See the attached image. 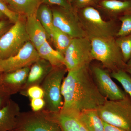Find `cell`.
<instances>
[{
    "instance_id": "1",
    "label": "cell",
    "mask_w": 131,
    "mask_h": 131,
    "mask_svg": "<svg viewBox=\"0 0 131 131\" xmlns=\"http://www.w3.org/2000/svg\"><path fill=\"white\" fill-rule=\"evenodd\" d=\"M90 66L67 72L61 89L63 98L62 111L80 113L86 110H97L107 100L98 91Z\"/></svg>"
},
{
    "instance_id": "2",
    "label": "cell",
    "mask_w": 131,
    "mask_h": 131,
    "mask_svg": "<svg viewBox=\"0 0 131 131\" xmlns=\"http://www.w3.org/2000/svg\"><path fill=\"white\" fill-rule=\"evenodd\" d=\"M90 40L93 60L100 62L103 68L110 72L125 70L126 63L115 37L92 38Z\"/></svg>"
},
{
    "instance_id": "3",
    "label": "cell",
    "mask_w": 131,
    "mask_h": 131,
    "mask_svg": "<svg viewBox=\"0 0 131 131\" xmlns=\"http://www.w3.org/2000/svg\"><path fill=\"white\" fill-rule=\"evenodd\" d=\"M78 16L86 35L94 38L115 37L119 26L114 20H104L100 12L93 6L79 10Z\"/></svg>"
},
{
    "instance_id": "4",
    "label": "cell",
    "mask_w": 131,
    "mask_h": 131,
    "mask_svg": "<svg viewBox=\"0 0 131 131\" xmlns=\"http://www.w3.org/2000/svg\"><path fill=\"white\" fill-rule=\"evenodd\" d=\"M97 112L104 122L131 131V98L127 94L121 100H107Z\"/></svg>"
},
{
    "instance_id": "5",
    "label": "cell",
    "mask_w": 131,
    "mask_h": 131,
    "mask_svg": "<svg viewBox=\"0 0 131 131\" xmlns=\"http://www.w3.org/2000/svg\"><path fill=\"white\" fill-rule=\"evenodd\" d=\"M67 72L64 66L54 68L41 84L45 102L44 109L50 113H58L63 106L61 89Z\"/></svg>"
},
{
    "instance_id": "6",
    "label": "cell",
    "mask_w": 131,
    "mask_h": 131,
    "mask_svg": "<svg viewBox=\"0 0 131 131\" xmlns=\"http://www.w3.org/2000/svg\"><path fill=\"white\" fill-rule=\"evenodd\" d=\"M15 131H62L52 115L43 109L21 113Z\"/></svg>"
},
{
    "instance_id": "7",
    "label": "cell",
    "mask_w": 131,
    "mask_h": 131,
    "mask_svg": "<svg viewBox=\"0 0 131 131\" xmlns=\"http://www.w3.org/2000/svg\"><path fill=\"white\" fill-rule=\"evenodd\" d=\"M64 57V66L67 71L90 65L93 59L89 38L84 37L72 39Z\"/></svg>"
},
{
    "instance_id": "8",
    "label": "cell",
    "mask_w": 131,
    "mask_h": 131,
    "mask_svg": "<svg viewBox=\"0 0 131 131\" xmlns=\"http://www.w3.org/2000/svg\"><path fill=\"white\" fill-rule=\"evenodd\" d=\"M29 41L21 18L0 37V59H5L17 54Z\"/></svg>"
},
{
    "instance_id": "9",
    "label": "cell",
    "mask_w": 131,
    "mask_h": 131,
    "mask_svg": "<svg viewBox=\"0 0 131 131\" xmlns=\"http://www.w3.org/2000/svg\"><path fill=\"white\" fill-rule=\"evenodd\" d=\"M90 69L94 82L102 96L111 101L121 100L125 97L126 93L113 81L110 71L95 65L90 66Z\"/></svg>"
},
{
    "instance_id": "10",
    "label": "cell",
    "mask_w": 131,
    "mask_h": 131,
    "mask_svg": "<svg viewBox=\"0 0 131 131\" xmlns=\"http://www.w3.org/2000/svg\"><path fill=\"white\" fill-rule=\"evenodd\" d=\"M54 27L72 38L87 37L75 9L58 7L52 10Z\"/></svg>"
},
{
    "instance_id": "11",
    "label": "cell",
    "mask_w": 131,
    "mask_h": 131,
    "mask_svg": "<svg viewBox=\"0 0 131 131\" xmlns=\"http://www.w3.org/2000/svg\"><path fill=\"white\" fill-rule=\"evenodd\" d=\"M40 58L37 49L28 41L16 55L0 59V73H9L31 67Z\"/></svg>"
},
{
    "instance_id": "12",
    "label": "cell",
    "mask_w": 131,
    "mask_h": 131,
    "mask_svg": "<svg viewBox=\"0 0 131 131\" xmlns=\"http://www.w3.org/2000/svg\"><path fill=\"white\" fill-rule=\"evenodd\" d=\"M53 68L49 62L39 58L31 66L25 84L20 93L25 96L28 88L35 85L40 86Z\"/></svg>"
},
{
    "instance_id": "13",
    "label": "cell",
    "mask_w": 131,
    "mask_h": 131,
    "mask_svg": "<svg viewBox=\"0 0 131 131\" xmlns=\"http://www.w3.org/2000/svg\"><path fill=\"white\" fill-rule=\"evenodd\" d=\"M25 27L29 41L37 49L49 39L46 31L35 14L26 17Z\"/></svg>"
},
{
    "instance_id": "14",
    "label": "cell",
    "mask_w": 131,
    "mask_h": 131,
    "mask_svg": "<svg viewBox=\"0 0 131 131\" xmlns=\"http://www.w3.org/2000/svg\"><path fill=\"white\" fill-rule=\"evenodd\" d=\"M30 67H25L9 73H3L2 85L12 95L20 92L25 84Z\"/></svg>"
},
{
    "instance_id": "15",
    "label": "cell",
    "mask_w": 131,
    "mask_h": 131,
    "mask_svg": "<svg viewBox=\"0 0 131 131\" xmlns=\"http://www.w3.org/2000/svg\"><path fill=\"white\" fill-rule=\"evenodd\" d=\"M18 104L12 99L0 109V131H13L16 128L20 113Z\"/></svg>"
},
{
    "instance_id": "16",
    "label": "cell",
    "mask_w": 131,
    "mask_h": 131,
    "mask_svg": "<svg viewBox=\"0 0 131 131\" xmlns=\"http://www.w3.org/2000/svg\"><path fill=\"white\" fill-rule=\"evenodd\" d=\"M79 113L61 110L58 113L52 114L62 131H88L80 120Z\"/></svg>"
},
{
    "instance_id": "17",
    "label": "cell",
    "mask_w": 131,
    "mask_h": 131,
    "mask_svg": "<svg viewBox=\"0 0 131 131\" xmlns=\"http://www.w3.org/2000/svg\"><path fill=\"white\" fill-rule=\"evenodd\" d=\"M10 9L25 17L35 14L41 0H3Z\"/></svg>"
},
{
    "instance_id": "18",
    "label": "cell",
    "mask_w": 131,
    "mask_h": 131,
    "mask_svg": "<svg viewBox=\"0 0 131 131\" xmlns=\"http://www.w3.org/2000/svg\"><path fill=\"white\" fill-rule=\"evenodd\" d=\"M100 6L113 16H119L131 13V0H102Z\"/></svg>"
},
{
    "instance_id": "19",
    "label": "cell",
    "mask_w": 131,
    "mask_h": 131,
    "mask_svg": "<svg viewBox=\"0 0 131 131\" xmlns=\"http://www.w3.org/2000/svg\"><path fill=\"white\" fill-rule=\"evenodd\" d=\"M40 58L49 62L54 68L64 66V55L51 47L48 41L37 49Z\"/></svg>"
},
{
    "instance_id": "20",
    "label": "cell",
    "mask_w": 131,
    "mask_h": 131,
    "mask_svg": "<svg viewBox=\"0 0 131 131\" xmlns=\"http://www.w3.org/2000/svg\"><path fill=\"white\" fill-rule=\"evenodd\" d=\"M82 124L88 131H104L103 121L99 117L97 110H86L79 113Z\"/></svg>"
},
{
    "instance_id": "21",
    "label": "cell",
    "mask_w": 131,
    "mask_h": 131,
    "mask_svg": "<svg viewBox=\"0 0 131 131\" xmlns=\"http://www.w3.org/2000/svg\"><path fill=\"white\" fill-rule=\"evenodd\" d=\"M35 15L51 40L52 32L54 27L52 10L48 5L42 3L38 7Z\"/></svg>"
},
{
    "instance_id": "22",
    "label": "cell",
    "mask_w": 131,
    "mask_h": 131,
    "mask_svg": "<svg viewBox=\"0 0 131 131\" xmlns=\"http://www.w3.org/2000/svg\"><path fill=\"white\" fill-rule=\"evenodd\" d=\"M72 39L55 27L53 28L51 36V40L53 42L56 50L63 55Z\"/></svg>"
},
{
    "instance_id": "23",
    "label": "cell",
    "mask_w": 131,
    "mask_h": 131,
    "mask_svg": "<svg viewBox=\"0 0 131 131\" xmlns=\"http://www.w3.org/2000/svg\"><path fill=\"white\" fill-rule=\"evenodd\" d=\"M111 77L121 84L125 92L131 98V77L125 71L119 70L110 73Z\"/></svg>"
},
{
    "instance_id": "24",
    "label": "cell",
    "mask_w": 131,
    "mask_h": 131,
    "mask_svg": "<svg viewBox=\"0 0 131 131\" xmlns=\"http://www.w3.org/2000/svg\"><path fill=\"white\" fill-rule=\"evenodd\" d=\"M115 40L126 63L131 57V34L117 37Z\"/></svg>"
},
{
    "instance_id": "25",
    "label": "cell",
    "mask_w": 131,
    "mask_h": 131,
    "mask_svg": "<svg viewBox=\"0 0 131 131\" xmlns=\"http://www.w3.org/2000/svg\"><path fill=\"white\" fill-rule=\"evenodd\" d=\"M118 20L121 25L115 37H123L131 34V13L119 16Z\"/></svg>"
},
{
    "instance_id": "26",
    "label": "cell",
    "mask_w": 131,
    "mask_h": 131,
    "mask_svg": "<svg viewBox=\"0 0 131 131\" xmlns=\"http://www.w3.org/2000/svg\"><path fill=\"white\" fill-rule=\"evenodd\" d=\"M0 12L13 24L17 22L20 18V15L10 9L3 0H0Z\"/></svg>"
},
{
    "instance_id": "27",
    "label": "cell",
    "mask_w": 131,
    "mask_h": 131,
    "mask_svg": "<svg viewBox=\"0 0 131 131\" xmlns=\"http://www.w3.org/2000/svg\"><path fill=\"white\" fill-rule=\"evenodd\" d=\"M44 93L42 87L40 86L35 85L28 88L25 96H28L32 99L43 98Z\"/></svg>"
},
{
    "instance_id": "28",
    "label": "cell",
    "mask_w": 131,
    "mask_h": 131,
    "mask_svg": "<svg viewBox=\"0 0 131 131\" xmlns=\"http://www.w3.org/2000/svg\"><path fill=\"white\" fill-rule=\"evenodd\" d=\"M42 3L47 5H55L65 9H74L72 5L67 0H41Z\"/></svg>"
},
{
    "instance_id": "29",
    "label": "cell",
    "mask_w": 131,
    "mask_h": 131,
    "mask_svg": "<svg viewBox=\"0 0 131 131\" xmlns=\"http://www.w3.org/2000/svg\"><path fill=\"white\" fill-rule=\"evenodd\" d=\"M12 95L2 85H0V109L6 105L11 99Z\"/></svg>"
},
{
    "instance_id": "30",
    "label": "cell",
    "mask_w": 131,
    "mask_h": 131,
    "mask_svg": "<svg viewBox=\"0 0 131 131\" xmlns=\"http://www.w3.org/2000/svg\"><path fill=\"white\" fill-rule=\"evenodd\" d=\"M45 102L43 98L31 99L30 106L32 111L39 112L44 108Z\"/></svg>"
},
{
    "instance_id": "31",
    "label": "cell",
    "mask_w": 131,
    "mask_h": 131,
    "mask_svg": "<svg viewBox=\"0 0 131 131\" xmlns=\"http://www.w3.org/2000/svg\"><path fill=\"white\" fill-rule=\"evenodd\" d=\"M76 9H82L88 7L92 6L95 0H72Z\"/></svg>"
},
{
    "instance_id": "32",
    "label": "cell",
    "mask_w": 131,
    "mask_h": 131,
    "mask_svg": "<svg viewBox=\"0 0 131 131\" xmlns=\"http://www.w3.org/2000/svg\"><path fill=\"white\" fill-rule=\"evenodd\" d=\"M9 22H11L3 20H0V37L11 27Z\"/></svg>"
},
{
    "instance_id": "33",
    "label": "cell",
    "mask_w": 131,
    "mask_h": 131,
    "mask_svg": "<svg viewBox=\"0 0 131 131\" xmlns=\"http://www.w3.org/2000/svg\"><path fill=\"white\" fill-rule=\"evenodd\" d=\"M103 121L104 131H127Z\"/></svg>"
},
{
    "instance_id": "34",
    "label": "cell",
    "mask_w": 131,
    "mask_h": 131,
    "mask_svg": "<svg viewBox=\"0 0 131 131\" xmlns=\"http://www.w3.org/2000/svg\"><path fill=\"white\" fill-rule=\"evenodd\" d=\"M125 70L131 77V57L126 63Z\"/></svg>"
},
{
    "instance_id": "35",
    "label": "cell",
    "mask_w": 131,
    "mask_h": 131,
    "mask_svg": "<svg viewBox=\"0 0 131 131\" xmlns=\"http://www.w3.org/2000/svg\"><path fill=\"white\" fill-rule=\"evenodd\" d=\"M3 73H0V85L2 84V76Z\"/></svg>"
},
{
    "instance_id": "36",
    "label": "cell",
    "mask_w": 131,
    "mask_h": 131,
    "mask_svg": "<svg viewBox=\"0 0 131 131\" xmlns=\"http://www.w3.org/2000/svg\"><path fill=\"white\" fill-rule=\"evenodd\" d=\"M5 16V15H4L1 12H0V19L2 18L3 17Z\"/></svg>"
},
{
    "instance_id": "37",
    "label": "cell",
    "mask_w": 131,
    "mask_h": 131,
    "mask_svg": "<svg viewBox=\"0 0 131 131\" xmlns=\"http://www.w3.org/2000/svg\"><path fill=\"white\" fill-rule=\"evenodd\" d=\"M68 2H69V3H70L71 5V3H72V0H67Z\"/></svg>"
},
{
    "instance_id": "38",
    "label": "cell",
    "mask_w": 131,
    "mask_h": 131,
    "mask_svg": "<svg viewBox=\"0 0 131 131\" xmlns=\"http://www.w3.org/2000/svg\"></svg>"
}]
</instances>
